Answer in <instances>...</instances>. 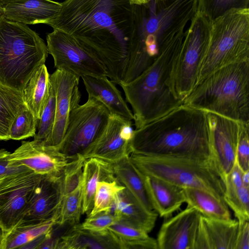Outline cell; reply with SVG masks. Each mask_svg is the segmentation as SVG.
Segmentation results:
<instances>
[{"instance_id": "cell-43", "label": "cell", "mask_w": 249, "mask_h": 249, "mask_svg": "<svg viewBox=\"0 0 249 249\" xmlns=\"http://www.w3.org/2000/svg\"><path fill=\"white\" fill-rule=\"evenodd\" d=\"M235 249H249V221L239 223Z\"/></svg>"}, {"instance_id": "cell-26", "label": "cell", "mask_w": 249, "mask_h": 249, "mask_svg": "<svg viewBox=\"0 0 249 249\" xmlns=\"http://www.w3.org/2000/svg\"><path fill=\"white\" fill-rule=\"evenodd\" d=\"M50 76L45 65H42L33 74L23 91L26 105L38 122L50 95Z\"/></svg>"}, {"instance_id": "cell-29", "label": "cell", "mask_w": 249, "mask_h": 249, "mask_svg": "<svg viewBox=\"0 0 249 249\" xmlns=\"http://www.w3.org/2000/svg\"><path fill=\"white\" fill-rule=\"evenodd\" d=\"M54 219L38 223L20 222L3 239L1 249H22L26 245L52 230Z\"/></svg>"}, {"instance_id": "cell-40", "label": "cell", "mask_w": 249, "mask_h": 249, "mask_svg": "<svg viewBox=\"0 0 249 249\" xmlns=\"http://www.w3.org/2000/svg\"><path fill=\"white\" fill-rule=\"evenodd\" d=\"M10 155L11 153L6 150L0 149V177L30 170L13 161Z\"/></svg>"}, {"instance_id": "cell-3", "label": "cell", "mask_w": 249, "mask_h": 249, "mask_svg": "<svg viewBox=\"0 0 249 249\" xmlns=\"http://www.w3.org/2000/svg\"><path fill=\"white\" fill-rule=\"evenodd\" d=\"M184 30L168 38L154 62L139 76L119 84L132 107L135 129L183 104L174 90L173 72L184 38Z\"/></svg>"}, {"instance_id": "cell-38", "label": "cell", "mask_w": 249, "mask_h": 249, "mask_svg": "<svg viewBox=\"0 0 249 249\" xmlns=\"http://www.w3.org/2000/svg\"><path fill=\"white\" fill-rule=\"evenodd\" d=\"M117 220L114 214L108 212H102L88 216L84 222L78 224L81 229L93 231H107L108 227Z\"/></svg>"}, {"instance_id": "cell-34", "label": "cell", "mask_w": 249, "mask_h": 249, "mask_svg": "<svg viewBox=\"0 0 249 249\" xmlns=\"http://www.w3.org/2000/svg\"><path fill=\"white\" fill-rule=\"evenodd\" d=\"M55 117V97L51 85L50 95L38 122L34 140L47 144L53 131Z\"/></svg>"}, {"instance_id": "cell-9", "label": "cell", "mask_w": 249, "mask_h": 249, "mask_svg": "<svg viewBox=\"0 0 249 249\" xmlns=\"http://www.w3.org/2000/svg\"><path fill=\"white\" fill-rule=\"evenodd\" d=\"M211 30L209 21L196 12L185 32L173 72L174 90L182 101L197 83L200 66L209 45Z\"/></svg>"}, {"instance_id": "cell-25", "label": "cell", "mask_w": 249, "mask_h": 249, "mask_svg": "<svg viewBox=\"0 0 249 249\" xmlns=\"http://www.w3.org/2000/svg\"><path fill=\"white\" fill-rule=\"evenodd\" d=\"M129 156L112 163L115 176L145 208L153 211L143 175L131 161Z\"/></svg>"}, {"instance_id": "cell-42", "label": "cell", "mask_w": 249, "mask_h": 249, "mask_svg": "<svg viewBox=\"0 0 249 249\" xmlns=\"http://www.w3.org/2000/svg\"><path fill=\"white\" fill-rule=\"evenodd\" d=\"M122 241L123 249H158L156 239L150 236L134 241Z\"/></svg>"}, {"instance_id": "cell-11", "label": "cell", "mask_w": 249, "mask_h": 249, "mask_svg": "<svg viewBox=\"0 0 249 249\" xmlns=\"http://www.w3.org/2000/svg\"><path fill=\"white\" fill-rule=\"evenodd\" d=\"M211 136V157L224 182L232 168L236 156L242 124L243 123L208 113Z\"/></svg>"}, {"instance_id": "cell-35", "label": "cell", "mask_w": 249, "mask_h": 249, "mask_svg": "<svg viewBox=\"0 0 249 249\" xmlns=\"http://www.w3.org/2000/svg\"><path fill=\"white\" fill-rule=\"evenodd\" d=\"M38 121L28 109L23 110L16 117L10 130V139L20 140L34 137L36 132Z\"/></svg>"}, {"instance_id": "cell-49", "label": "cell", "mask_w": 249, "mask_h": 249, "mask_svg": "<svg viewBox=\"0 0 249 249\" xmlns=\"http://www.w3.org/2000/svg\"><path fill=\"white\" fill-rule=\"evenodd\" d=\"M1 13L0 12V17L1 16Z\"/></svg>"}, {"instance_id": "cell-36", "label": "cell", "mask_w": 249, "mask_h": 249, "mask_svg": "<svg viewBox=\"0 0 249 249\" xmlns=\"http://www.w3.org/2000/svg\"><path fill=\"white\" fill-rule=\"evenodd\" d=\"M85 160L81 156L69 161L62 175V195H66L81 185Z\"/></svg>"}, {"instance_id": "cell-17", "label": "cell", "mask_w": 249, "mask_h": 249, "mask_svg": "<svg viewBox=\"0 0 249 249\" xmlns=\"http://www.w3.org/2000/svg\"><path fill=\"white\" fill-rule=\"evenodd\" d=\"M62 175L42 176L32 191L21 221L38 223L53 219L62 197Z\"/></svg>"}, {"instance_id": "cell-47", "label": "cell", "mask_w": 249, "mask_h": 249, "mask_svg": "<svg viewBox=\"0 0 249 249\" xmlns=\"http://www.w3.org/2000/svg\"><path fill=\"white\" fill-rule=\"evenodd\" d=\"M10 0H0V12L2 14L3 9Z\"/></svg>"}, {"instance_id": "cell-31", "label": "cell", "mask_w": 249, "mask_h": 249, "mask_svg": "<svg viewBox=\"0 0 249 249\" xmlns=\"http://www.w3.org/2000/svg\"><path fill=\"white\" fill-rule=\"evenodd\" d=\"M124 188L117 179L112 181L104 180L98 182L94 197L93 207L88 216L102 212L112 213L116 196Z\"/></svg>"}, {"instance_id": "cell-45", "label": "cell", "mask_w": 249, "mask_h": 249, "mask_svg": "<svg viewBox=\"0 0 249 249\" xmlns=\"http://www.w3.org/2000/svg\"><path fill=\"white\" fill-rule=\"evenodd\" d=\"M242 182L244 185L249 187V170L243 172Z\"/></svg>"}, {"instance_id": "cell-27", "label": "cell", "mask_w": 249, "mask_h": 249, "mask_svg": "<svg viewBox=\"0 0 249 249\" xmlns=\"http://www.w3.org/2000/svg\"><path fill=\"white\" fill-rule=\"evenodd\" d=\"M183 189L185 203L201 215L214 219L231 218L229 207L223 199H218L209 193L195 188Z\"/></svg>"}, {"instance_id": "cell-2", "label": "cell", "mask_w": 249, "mask_h": 249, "mask_svg": "<svg viewBox=\"0 0 249 249\" xmlns=\"http://www.w3.org/2000/svg\"><path fill=\"white\" fill-rule=\"evenodd\" d=\"M130 147L145 156L210 158L208 113L182 104L134 130Z\"/></svg>"}, {"instance_id": "cell-30", "label": "cell", "mask_w": 249, "mask_h": 249, "mask_svg": "<svg viewBox=\"0 0 249 249\" xmlns=\"http://www.w3.org/2000/svg\"><path fill=\"white\" fill-rule=\"evenodd\" d=\"M81 185L72 192L62 197L53 219L59 226H73L79 224L82 213Z\"/></svg>"}, {"instance_id": "cell-39", "label": "cell", "mask_w": 249, "mask_h": 249, "mask_svg": "<svg viewBox=\"0 0 249 249\" xmlns=\"http://www.w3.org/2000/svg\"><path fill=\"white\" fill-rule=\"evenodd\" d=\"M236 158L242 171L249 170V123L242 124Z\"/></svg>"}, {"instance_id": "cell-32", "label": "cell", "mask_w": 249, "mask_h": 249, "mask_svg": "<svg viewBox=\"0 0 249 249\" xmlns=\"http://www.w3.org/2000/svg\"><path fill=\"white\" fill-rule=\"evenodd\" d=\"M249 0H197L196 13L210 23L231 9L249 8Z\"/></svg>"}, {"instance_id": "cell-23", "label": "cell", "mask_w": 249, "mask_h": 249, "mask_svg": "<svg viewBox=\"0 0 249 249\" xmlns=\"http://www.w3.org/2000/svg\"><path fill=\"white\" fill-rule=\"evenodd\" d=\"M112 211L117 220L127 222L147 233L154 228L158 215L155 211L145 208L125 187L117 195Z\"/></svg>"}, {"instance_id": "cell-6", "label": "cell", "mask_w": 249, "mask_h": 249, "mask_svg": "<svg viewBox=\"0 0 249 249\" xmlns=\"http://www.w3.org/2000/svg\"><path fill=\"white\" fill-rule=\"evenodd\" d=\"M129 157L143 175L182 188L199 189L224 200L225 185L211 158L150 156L135 153H131Z\"/></svg>"}, {"instance_id": "cell-8", "label": "cell", "mask_w": 249, "mask_h": 249, "mask_svg": "<svg viewBox=\"0 0 249 249\" xmlns=\"http://www.w3.org/2000/svg\"><path fill=\"white\" fill-rule=\"evenodd\" d=\"M110 115L107 107L94 97H88L85 103L75 106L59 150L71 160L82 155L102 133Z\"/></svg>"}, {"instance_id": "cell-18", "label": "cell", "mask_w": 249, "mask_h": 249, "mask_svg": "<svg viewBox=\"0 0 249 249\" xmlns=\"http://www.w3.org/2000/svg\"><path fill=\"white\" fill-rule=\"evenodd\" d=\"M239 222L201 214L193 249H235Z\"/></svg>"}, {"instance_id": "cell-22", "label": "cell", "mask_w": 249, "mask_h": 249, "mask_svg": "<svg viewBox=\"0 0 249 249\" xmlns=\"http://www.w3.org/2000/svg\"><path fill=\"white\" fill-rule=\"evenodd\" d=\"M143 177L153 210L161 217H171L185 203L183 188L155 177Z\"/></svg>"}, {"instance_id": "cell-19", "label": "cell", "mask_w": 249, "mask_h": 249, "mask_svg": "<svg viewBox=\"0 0 249 249\" xmlns=\"http://www.w3.org/2000/svg\"><path fill=\"white\" fill-rule=\"evenodd\" d=\"M61 5L52 0H10L1 15L7 20L27 25L47 24L58 15Z\"/></svg>"}, {"instance_id": "cell-41", "label": "cell", "mask_w": 249, "mask_h": 249, "mask_svg": "<svg viewBox=\"0 0 249 249\" xmlns=\"http://www.w3.org/2000/svg\"><path fill=\"white\" fill-rule=\"evenodd\" d=\"M243 172L236 158L232 168L224 178L225 189L238 188L244 185L242 182Z\"/></svg>"}, {"instance_id": "cell-10", "label": "cell", "mask_w": 249, "mask_h": 249, "mask_svg": "<svg viewBox=\"0 0 249 249\" xmlns=\"http://www.w3.org/2000/svg\"><path fill=\"white\" fill-rule=\"evenodd\" d=\"M48 53L53 57L55 68L83 76H107L103 67L69 34L53 30L47 34Z\"/></svg>"}, {"instance_id": "cell-4", "label": "cell", "mask_w": 249, "mask_h": 249, "mask_svg": "<svg viewBox=\"0 0 249 249\" xmlns=\"http://www.w3.org/2000/svg\"><path fill=\"white\" fill-rule=\"evenodd\" d=\"M183 105L249 123V60L225 65L202 78Z\"/></svg>"}, {"instance_id": "cell-15", "label": "cell", "mask_w": 249, "mask_h": 249, "mask_svg": "<svg viewBox=\"0 0 249 249\" xmlns=\"http://www.w3.org/2000/svg\"><path fill=\"white\" fill-rule=\"evenodd\" d=\"M41 177L30 172L0 192V223L4 236L22 220L32 191Z\"/></svg>"}, {"instance_id": "cell-13", "label": "cell", "mask_w": 249, "mask_h": 249, "mask_svg": "<svg viewBox=\"0 0 249 249\" xmlns=\"http://www.w3.org/2000/svg\"><path fill=\"white\" fill-rule=\"evenodd\" d=\"M55 97V117L51 138L46 145L59 149L66 132L70 112L81 99L78 86L80 77L64 70L56 69L50 75Z\"/></svg>"}, {"instance_id": "cell-5", "label": "cell", "mask_w": 249, "mask_h": 249, "mask_svg": "<svg viewBox=\"0 0 249 249\" xmlns=\"http://www.w3.org/2000/svg\"><path fill=\"white\" fill-rule=\"evenodd\" d=\"M47 45L28 25L0 17V84L23 92L45 64Z\"/></svg>"}, {"instance_id": "cell-21", "label": "cell", "mask_w": 249, "mask_h": 249, "mask_svg": "<svg viewBox=\"0 0 249 249\" xmlns=\"http://www.w3.org/2000/svg\"><path fill=\"white\" fill-rule=\"evenodd\" d=\"M88 94L100 101L108 109L111 115L133 121V112L124 99L115 84L107 76L85 75L81 77Z\"/></svg>"}, {"instance_id": "cell-44", "label": "cell", "mask_w": 249, "mask_h": 249, "mask_svg": "<svg viewBox=\"0 0 249 249\" xmlns=\"http://www.w3.org/2000/svg\"><path fill=\"white\" fill-rule=\"evenodd\" d=\"M31 172L32 171L29 170L0 177V192L3 190L12 185L24 176Z\"/></svg>"}, {"instance_id": "cell-37", "label": "cell", "mask_w": 249, "mask_h": 249, "mask_svg": "<svg viewBox=\"0 0 249 249\" xmlns=\"http://www.w3.org/2000/svg\"><path fill=\"white\" fill-rule=\"evenodd\" d=\"M108 229L125 242L136 241L149 236L145 231L122 220H117Z\"/></svg>"}, {"instance_id": "cell-16", "label": "cell", "mask_w": 249, "mask_h": 249, "mask_svg": "<svg viewBox=\"0 0 249 249\" xmlns=\"http://www.w3.org/2000/svg\"><path fill=\"white\" fill-rule=\"evenodd\" d=\"M201 214L187 207L165 219L156 239L158 249H193Z\"/></svg>"}, {"instance_id": "cell-12", "label": "cell", "mask_w": 249, "mask_h": 249, "mask_svg": "<svg viewBox=\"0 0 249 249\" xmlns=\"http://www.w3.org/2000/svg\"><path fill=\"white\" fill-rule=\"evenodd\" d=\"M133 131L132 121L110 115L102 133L80 156L86 160L95 158L110 163L118 161L131 153Z\"/></svg>"}, {"instance_id": "cell-48", "label": "cell", "mask_w": 249, "mask_h": 249, "mask_svg": "<svg viewBox=\"0 0 249 249\" xmlns=\"http://www.w3.org/2000/svg\"><path fill=\"white\" fill-rule=\"evenodd\" d=\"M4 237V232L2 229L0 223V249H1L2 243L3 241Z\"/></svg>"}, {"instance_id": "cell-20", "label": "cell", "mask_w": 249, "mask_h": 249, "mask_svg": "<svg viewBox=\"0 0 249 249\" xmlns=\"http://www.w3.org/2000/svg\"><path fill=\"white\" fill-rule=\"evenodd\" d=\"M57 249H123L121 240L109 231H93L71 226L58 239Z\"/></svg>"}, {"instance_id": "cell-14", "label": "cell", "mask_w": 249, "mask_h": 249, "mask_svg": "<svg viewBox=\"0 0 249 249\" xmlns=\"http://www.w3.org/2000/svg\"><path fill=\"white\" fill-rule=\"evenodd\" d=\"M11 160L35 174L42 176H58L71 160L58 148L35 140L24 141L13 153Z\"/></svg>"}, {"instance_id": "cell-33", "label": "cell", "mask_w": 249, "mask_h": 249, "mask_svg": "<svg viewBox=\"0 0 249 249\" xmlns=\"http://www.w3.org/2000/svg\"><path fill=\"white\" fill-rule=\"evenodd\" d=\"M223 199L239 223L249 221V187L243 185L238 188L225 189Z\"/></svg>"}, {"instance_id": "cell-28", "label": "cell", "mask_w": 249, "mask_h": 249, "mask_svg": "<svg viewBox=\"0 0 249 249\" xmlns=\"http://www.w3.org/2000/svg\"><path fill=\"white\" fill-rule=\"evenodd\" d=\"M27 108L23 92L0 84V140H10L12 124Z\"/></svg>"}, {"instance_id": "cell-24", "label": "cell", "mask_w": 249, "mask_h": 249, "mask_svg": "<svg viewBox=\"0 0 249 249\" xmlns=\"http://www.w3.org/2000/svg\"><path fill=\"white\" fill-rule=\"evenodd\" d=\"M116 179L112 163L95 158L86 160L81 183L82 214L88 216L91 211L98 182Z\"/></svg>"}, {"instance_id": "cell-1", "label": "cell", "mask_w": 249, "mask_h": 249, "mask_svg": "<svg viewBox=\"0 0 249 249\" xmlns=\"http://www.w3.org/2000/svg\"><path fill=\"white\" fill-rule=\"evenodd\" d=\"M47 25L66 33L103 67L119 85L129 57L138 53L144 36L145 10L129 0H66Z\"/></svg>"}, {"instance_id": "cell-7", "label": "cell", "mask_w": 249, "mask_h": 249, "mask_svg": "<svg viewBox=\"0 0 249 249\" xmlns=\"http://www.w3.org/2000/svg\"><path fill=\"white\" fill-rule=\"evenodd\" d=\"M211 23L210 41L197 83L223 66L249 60V8L231 9Z\"/></svg>"}, {"instance_id": "cell-46", "label": "cell", "mask_w": 249, "mask_h": 249, "mask_svg": "<svg viewBox=\"0 0 249 249\" xmlns=\"http://www.w3.org/2000/svg\"><path fill=\"white\" fill-rule=\"evenodd\" d=\"M151 0H129L133 4L142 5L147 4Z\"/></svg>"}]
</instances>
